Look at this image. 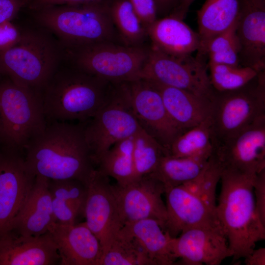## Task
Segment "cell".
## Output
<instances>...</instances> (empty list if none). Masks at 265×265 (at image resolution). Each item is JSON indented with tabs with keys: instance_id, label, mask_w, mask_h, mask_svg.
<instances>
[{
	"instance_id": "1",
	"label": "cell",
	"mask_w": 265,
	"mask_h": 265,
	"mask_svg": "<svg viewBox=\"0 0 265 265\" xmlns=\"http://www.w3.org/2000/svg\"><path fill=\"white\" fill-rule=\"evenodd\" d=\"M25 149V161L35 176L86 183L96 169L84 127L60 121L47 124Z\"/></svg>"
},
{
	"instance_id": "2",
	"label": "cell",
	"mask_w": 265,
	"mask_h": 265,
	"mask_svg": "<svg viewBox=\"0 0 265 265\" xmlns=\"http://www.w3.org/2000/svg\"><path fill=\"white\" fill-rule=\"evenodd\" d=\"M114 84L65 58L41 92L46 118L60 122L92 118L110 98Z\"/></svg>"
},
{
	"instance_id": "3",
	"label": "cell",
	"mask_w": 265,
	"mask_h": 265,
	"mask_svg": "<svg viewBox=\"0 0 265 265\" xmlns=\"http://www.w3.org/2000/svg\"><path fill=\"white\" fill-rule=\"evenodd\" d=\"M254 176L222 170L215 212L232 252L233 263L248 255L265 239V226L257 214L253 194Z\"/></svg>"
},
{
	"instance_id": "4",
	"label": "cell",
	"mask_w": 265,
	"mask_h": 265,
	"mask_svg": "<svg viewBox=\"0 0 265 265\" xmlns=\"http://www.w3.org/2000/svg\"><path fill=\"white\" fill-rule=\"evenodd\" d=\"M29 11L34 23L50 31L65 50L105 42L123 43L112 22L107 0Z\"/></svg>"
},
{
	"instance_id": "5",
	"label": "cell",
	"mask_w": 265,
	"mask_h": 265,
	"mask_svg": "<svg viewBox=\"0 0 265 265\" xmlns=\"http://www.w3.org/2000/svg\"><path fill=\"white\" fill-rule=\"evenodd\" d=\"M19 41L0 52V74L14 83L42 92L66 58V51L49 30L34 23L21 28Z\"/></svg>"
},
{
	"instance_id": "6",
	"label": "cell",
	"mask_w": 265,
	"mask_h": 265,
	"mask_svg": "<svg viewBox=\"0 0 265 265\" xmlns=\"http://www.w3.org/2000/svg\"><path fill=\"white\" fill-rule=\"evenodd\" d=\"M210 130L213 147L246 128L265 114V73H259L243 86L214 90L211 98Z\"/></svg>"
},
{
	"instance_id": "7",
	"label": "cell",
	"mask_w": 265,
	"mask_h": 265,
	"mask_svg": "<svg viewBox=\"0 0 265 265\" xmlns=\"http://www.w3.org/2000/svg\"><path fill=\"white\" fill-rule=\"evenodd\" d=\"M47 125L41 92L9 78L0 82V143L20 152Z\"/></svg>"
},
{
	"instance_id": "8",
	"label": "cell",
	"mask_w": 265,
	"mask_h": 265,
	"mask_svg": "<svg viewBox=\"0 0 265 265\" xmlns=\"http://www.w3.org/2000/svg\"><path fill=\"white\" fill-rule=\"evenodd\" d=\"M150 47L105 42L65 50L66 59L84 71L111 82L139 79Z\"/></svg>"
},
{
	"instance_id": "9",
	"label": "cell",
	"mask_w": 265,
	"mask_h": 265,
	"mask_svg": "<svg viewBox=\"0 0 265 265\" xmlns=\"http://www.w3.org/2000/svg\"><path fill=\"white\" fill-rule=\"evenodd\" d=\"M92 118L84 133L95 166L114 144L134 135L141 128L125 82L114 83L110 98Z\"/></svg>"
},
{
	"instance_id": "10",
	"label": "cell",
	"mask_w": 265,
	"mask_h": 265,
	"mask_svg": "<svg viewBox=\"0 0 265 265\" xmlns=\"http://www.w3.org/2000/svg\"><path fill=\"white\" fill-rule=\"evenodd\" d=\"M208 69V65L202 58L193 57L191 55L173 56L150 46L139 79L183 89L211 99L214 89L211 83Z\"/></svg>"
},
{
	"instance_id": "11",
	"label": "cell",
	"mask_w": 265,
	"mask_h": 265,
	"mask_svg": "<svg viewBox=\"0 0 265 265\" xmlns=\"http://www.w3.org/2000/svg\"><path fill=\"white\" fill-rule=\"evenodd\" d=\"M133 113L141 128L166 151L183 132L173 123L158 89L150 81L125 82Z\"/></svg>"
},
{
	"instance_id": "12",
	"label": "cell",
	"mask_w": 265,
	"mask_h": 265,
	"mask_svg": "<svg viewBox=\"0 0 265 265\" xmlns=\"http://www.w3.org/2000/svg\"><path fill=\"white\" fill-rule=\"evenodd\" d=\"M122 225L144 219L158 221L162 229L167 218L162 196L164 185L150 175L129 183L112 184Z\"/></svg>"
},
{
	"instance_id": "13",
	"label": "cell",
	"mask_w": 265,
	"mask_h": 265,
	"mask_svg": "<svg viewBox=\"0 0 265 265\" xmlns=\"http://www.w3.org/2000/svg\"><path fill=\"white\" fill-rule=\"evenodd\" d=\"M86 184L85 222L99 239L103 255L123 225L109 178L95 169Z\"/></svg>"
},
{
	"instance_id": "14",
	"label": "cell",
	"mask_w": 265,
	"mask_h": 265,
	"mask_svg": "<svg viewBox=\"0 0 265 265\" xmlns=\"http://www.w3.org/2000/svg\"><path fill=\"white\" fill-rule=\"evenodd\" d=\"M212 155L222 170L254 176L265 169V114L225 142Z\"/></svg>"
},
{
	"instance_id": "15",
	"label": "cell",
	"mask_w": 265,
	"mask_h": 265,
	"mask_svg": "<svg viewBox=\"0 0 265 265\" xmlns=\"http://www.w3.org/2000/svg\"><path fill=\"white\" fill-rule=\"evenodd\" d=\"M170 246L176 264L219 265L233 255L220 224L187 229L171 238Z\"/></svg>"
},
{
	"instance_id": "16",
	"label": "cell",
	"mask_w": 265,
	"mask_h": 265,
	"mask_svg": "<svg viewBox=\"0 0 265 265\" xmlns=\"http://www.w3.org/2000/svg\"><path fill=\"white\" fill-rule=\"evenodd\" d=\"M34 176L19 152L5 150L0 155V236L13 221L34 184Z\"/></svg>"
},
{
	"instance_id": "17",
	"label": "cell",
	"mask_w": 265,
	"mask_h": 265,
	"mask_svg": "<svg viewBox=\"0 0 265 265\" xmlns=\"http://www.w3.org/2000/svg\"><path fill=\"white\" fill-rule=\"evenodd\" d=\"M167 218L163 230L171 238L194 227L220 224L215 208L183 185L165 189Z\"/></svg>"
},
{
	"instance_id": "18",
	"label": "cell",
	"mask_w": 265,
	"mask_h": 265,
	"mask_svg": "<svg viewBox=\"0 0 265 265\" xmlns=\"http://www.w3.org/2000/svg\"><path fill=\"white\" fill-rule=\"evenodd\" d=\"M237 34L240 66L265 70V0H240Z\"/></svg>"
},
{
	"instance_id": "19",
	"label": "cell",
	"mask_w": 265,
	"mask_h": 265,
	"mask_svg": "<svg viewBox=\"0 0 265 265\" xmlns=\"http://www.w3.org/2000/svg\"><path fill=\"white\" fill-rule=\"evenodd\" d=\"M48 232L54 241L61 265H99L101 243L85 222L71 225L54 223Z\"/></svg>"
},
{
	"instance_id": "20",
	"label": "cell",
	"mask_w": 265,
	"mask_h": 265,
	"mask_svg": "<svg viewBox=\"0 0 265 265\" xmlns=\"http://www.w3.org/2000/svg\"><path fill=\"white\" fill-rule=\"evenodd\" d=\"M59 261L49 232L29 236L9 231L0 236V265H53Z\"/></svg>"
},
{
	"instance_id": "21",
	"label": "cell",
	"mask_w": 265,
	"mask_h": 265,
	"mask_svg": "<svg viewBox=\"0 0 265 265\" xmlns=\"http://www.w3.org/2000/svg\"><path fill=\"white\" fill-rule=\"evenodd\" d=\"M49 179L35 176L34 184L18 213L11 230L29 236H39L48 232L55 222L51 194Z\"/></svg>"
},
{
	"instance_id": "22",
	"label": "cell",
	"mask_w": 265,
	"mask_h": 265,
	"mask_svg": "<svg viewBox=\"0 0 265 265\" xmlns=\"http://www.w3.org/2000/svg\"><path fill=\"white\" fill-rule=\"evenodd\" d=\"M146 32L152 48L171 56L191 55L200 47L198 33L183 19L172 14L157 19L147 28Z\"/></svg>"
},
{
	"instance_id": "23",
	"label": "cell",
	"mask_w": 265,
	"mask_h": 265,
	"mask_svg": "<svg viewBox=\"0 0 265 265\" xmlns=\"http://www.w3.org/2000/svg\"><path fill=\"white\" fill-rule=\"evenodd\" d=\"M151 82L160 93L171 119L183 132L198 126L209 117L211 107L210 98Z\"/></svg>"
},
{
	"instance_id": "24",
	"label": "cell",
	"mask_w": 265,
	"mask_h": 265,
	"mask_svg": "<svg viewBox=\"0 0 265 265\" xmlns=\"http://www.w3.org/2000/svg\"><path fill=\"white\" fill-rule=\"evenodd\" d=\"M120 231L136 241L152 265L176 264L177 260L170 246L171 237L163 231L158 221L144 219L127 222Z\"/></svg>"
},
{
	"instance_id": "25",
	"label": "cell",
	"mask_w": 265,
	"mask_h": 265,
	"mask_svg": "<svg viewBox=\"0 0 265 265\" xmlns=\"http://www.w3.org/2000/svg\"><path fill=\"white\" fill-rule=\"evenodd\" d=\"M240 0H206L197 11L200 45L197 57L203 58L211 40L228 28L237 19Z\"/></svg>"
},
{
	"instance_id": "26",
	"label": "cell",
	"mask_w": 265,
	"mask_h": 265,
	"mask_svg": "<svg viewBox=\"0 0 265 265\" xmlns=\"http://www.w3.org/2000/svg\"><path fill=\"white\" fill-rule=\"evenodd\" d=\"M49 188L55 222L74 224L84 216L86 183L75 179L49 180Z\"/></svg>"
},
{
	"instance_id": "27",
	"label": "cell",
	"mask_w": 265,
	"mask_h": 265,
	"mask_svg": "<svg viewBox=\"0 0 265 265\" xmlns=\"http://www.w3.org/2000/svg\"><path fill=\"white\" fill-rule=\"evenodd\" d=\"M210 158L174 157L165 155L149 174L159 181L165 189L177 186L195 178L203 170Z\"/></svg>"
},
{
	"instance_id": "28",
	"label": "cell",
	"mask_w": 265,
	"mask_h": 265,
	"mask_svg": "<svg viewBox=\"0 0 265 265\" xmlns=\"http://www.w3.org/2000/svg\"><path fill=\"white\" fill-rule=\"evenodd\" d=\"M133 136L114 144L98 160L96 169L116 183L124 185L134 180Z\"/></svg>"
},
{
	"instance_id": "29",
	"label": "cell",
	"mask_w": 265,
	"mask_h": 265,
	"mask_svg": "<svg viewBox=\"0 0 265 265\" xmlns=\"http://www.w3.org/2000/svg\"><path fill=\"white\" fill-rule=\"evenodd\" d=\"M109 14L121 42L131 46H144L145 28L129 0H107Z\"/></svg>"
},
{
	"instance_id": "30",
	"label": "cell",
	"mask_w": 265,
	"mask_h": 265,
	"mask_svg": "<svg viewBox=\"0 0 265 265\" xmlns=\"http://www.w3.org/2000/svg\"><path fill=\"white\" fill-rule=\"evenodd\" d=\"M213 150L209 117L178 136L167 151V156L174 157L210 158Z\"/></svg>"
},
{
	"instance_id": "31",
	"label": "cell",
	"mask_w": 265,
	"mask_h": 265,
	"mask_svg": "<svg viewBox=\"0 0 265 265\" xmlns=\"http://www.w3.org/2000/svg\"><path fill=\"white\" fill-rule=\"evenodd\" d=\"M165 155V150L141 128L133 136L134 180L152 173Z\"/></svg>"
},
{
	"instance_id": "32",
	"label": "cell",
	"mask_w": 265,
	"mask_h": 265,
	"mask_svg": "<svg viewBox=\"0 0 265 265\" xmlns=\"http://www.w3.org/2000/svg\"><path fill=\"white\" fill-rule=\"evenodd\" d=\"M99 265H152L136 241L120 230L106 251Z\"/></svg>"
},
{
	"instance_id": "33",
	"label": "cell",
	"mask_w": 265,
	"mask_h": 265,
	"mask_svg": "<svg viewBox=\"0 0 265 265\" xmlns=\"http://www.w3.org/2000/svg\"><path fill=\"white\" fill-rule=\"evenodd\" d=\"M211 83L218 91L238 89L254 79L258 74L252 68L209 62Z\"/></svg>"
},
{
	"instance_id": "34",
	"label": "cell",
	"mask_w": 265,
	"mask_h": 265,
	"mask_svg": "<svg viewBox=\"0 0 265 265\" xmlns=\"http://www.w3.org/2000/svg\"><path fill=\"white\" fill-rule=\"evenodd\" d=\"M237 20L228 28L210 42L206 50L209 62L239 65L240 47L237 34Z\"/></svg>"
},
{
	"instance_id": "35",
	"label": "cell",
	"mask_w": 265,
	"mask_h": 265,
	"mask_svg": "<svg viewBox=\"0 0 265 265\" xmlns=\"http://www.w3.org/2000/svg\"><path fill=\"white\" fill-rule=\"evenodd\" d=\"M129 0L146 30L158 19L154 0Z\"/></svg>"
},
{
	"instance_id": "36",
	"label": "cell",
	"mask_w": 265,
	"mask_h": 265,
	"mask_svg": "<svg viewBox=\"0 0 265 265\" xmlns=\"http://www.w3.org/2000/svg\"><path fill=\"white\" fill-rule=\"evenodd\" d=\"M253 187L256 212L260 220L265 226V169L255 175Z\"/></svg>"
},
{
	"instance_id": "37",
	"label": "cell",
	"mask_w": 265,
	"mask_h": 265,
	"mask_svg": "<svg viewBox=\"0 0 265 265\" xmlns=\"http://www.w3.org/2000/svg\"><path fill=\"white\" fill-rule=\"evenodd\" d=\"M21 28L10 22L0 24V52L14 46L20 40Z\"/></svg>"
},
{
	"instance_id": "38",
	"label": "cell",
	"mask_w": 265,
	"mask_h": 265,
	"mask_svg": "<svg viewBox=\"0 0 265 265\" xmlns=\"http://www.w3.org/2000/svg\"><path fill=\"white\" fill-rule=\"evenodd\" d=\"M27 2V0H0V24L11 21Z\"/></svg>"
},
{
	"instance_id": "39",
	"label": "cell",
	"mask_w": 265,
	"mask_h": 265,
	"mask_svg": "<svg viewBox=\"0 0 265 265\" xmlns=\"http://www.w3.org/2000/svg\"><path fill=\"white\" fill-rule=\"evenodd\" d=\"M101 0H27L26 8L28 10H33L47 6L85 4Z\"/></svg>"
},
{
	"instance_id": "40",
	"label": "cell",
	"mask_w": 265,
	"mask_h": 265,
	"mask_svg": "<svg viewBox=\"0 0 265 265\" xmlns=\"http://www.w3.org/2000/svg\"><path fill=\"white\" fill-rule=\"evenodd\" d=\"M244 264L246 265H265V248H260L253 250L244 258Z\"/></svg>"
},
{
	"instance_id": "41",
	"label": "cell",
	"mask_w": 265,
	"mask_h": 265,
	"mask_svg": "<svg viewBox=\"0 0 265 265\" xmlns=\"http://www.w3.org/2000/svg\"><path fill=\"white\" fill-rule=\"evenodd\" d=\"M158 17L168 15L173 10L176 4V0H154Z\"/></svg>"
},
{
	"instance_id": "42",
	"label": "cell",
	"mask_w": 265,
	"mask_h": 265,
	"mask_svg": "<svg viewBox=\"0 0 265 265\" xmlns=\"http://www.w3.org/2000/svg\"><path fill=\"white\" fill-rule=\"evenodd\" d=\"M194 0H176V4L169 14L174 15L182 19L186 17L189 6Z\"/></svg>"
},
{
	"instance_id": "43",
	"label": "cell",
	"mask_w": 265,
	"mask_h": 265,
	"mask_svg": "<svg viewBox=\"0 0 265 265\" xmlns=\"http://www.w3.org/2000/svg\"><path fill=\"white\" fill-rule=\"evenodd\" d=\"M1 151L0 150V154H1Z\"/></svg>"
}]
</instances>
